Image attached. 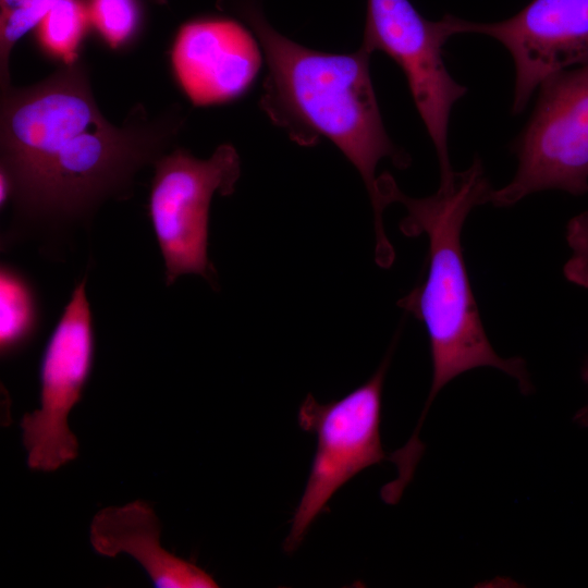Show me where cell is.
<instances>
[{
	"label": "cell",
	"instance_id": "obj_3",
	"mask_svg": "<svg viewBox=\"0 0 588 588\" xmlns=\"http://www.w3.org/2000/svg\"><path fill=\"white\" fill-rule=\"evenodd\" d=\"M377 187L383 209L392 203L405 207L401 231L407 236L425 233L429 240L427 279L399 301V306L424 322L430 342L431 388L409 439L417 443L432 401L455 377L474 368L492 367L514 378L523 394H530L532 385L523 358H502L490 344L464 262V222L474 208L490 203L493 192L481 160L476 157L466 170L454 171L451 180L428 197L405 195L388 173L378 177Z\"/></svg>",
	"mask_w": 588,
	"mask_h": 588
},
{
	"label": "cell",
	"instance_id": "obj_16",
	"mask_svg": "<svg viewBox=\"0 0 588 588\" xmlns=\"http://www.w3.org/2000/svg\"><path fill=\"white\" fill-rule=\"evenodd\" d=\"M566 241L572 249V256L564 266L565 278L588 289V211L569 220Z\"/></svg>",
	"mask_w": 588,
	"mask_h": 588
},
{
	"label": "cell",
	"instance_id": "obj_6",
	"mask_svg": "<svg viewBox=\"0 0 588 588\" xmlns=\"http://www.w3.org/2000/svg\"><path fill=\"white\" fill-rule=\"evenodd\" d=\"M149 194V217L166 265V283L199 274L212 283L208 260V219L216 193L234 192L241 174L233 146L220 145L208 159L183 148L161 156L155 163Z\"/></svg>",
	"mask_w": 588,
	"mask_h": 588
},
{
	"label": "cell",
	"instance_id": "obj_4",
	"mask_svg": "<svg viewBox=\"0 0 588 588\" xmlns=\"http://www.w3.org/2000/svg\"><path fill=\"white\" fill-rule=\"evenodd\" d=\"M390 356L372 377L340 400L321 404L307 394L299 427L316 434L317 449L283 549L294 552L333 494L365 468L388 458L381 443L382 389Z\"/></svg>",
	"mask_w": 588,
	"mask_h": 588
},
{
	"label": "cell",
	"instance_id": "obj_2",
	"mask_svg": "<svg viewBox=\"0 0 588 588\" xmlns=\"http://www.w3.org/2000/svg\"><path fill=\"white\" fill-rule=\"evenodd\" d=\"M228 5L253 29L266 57L261 109L296 144L313 146L327 138L357 169L372 204L376 254L390 255L376 169L384 158L401 169L411 160L384 128L369 72L372 52L364 46L352 53L317 51L275 30L259 0Z\"/></svg>",
	"mask_w": 588,
	"mask_h": 588
},
{
	"label": "cell",
	"instance_id": "obj_18",
	"mask_svg": "<svg viewBox=\"0 0 588 588\" xmlns=\"http://www.w3.org/2000/svg\"><path fill=\"white\" fill-rule=\"evenodd\" d=\"M158 4H167L168 0H154Z\"/></svg>",
	"mask_w": 588,
	"mask_h": 588
},
{
	"label": "cell",
	"instance_id": "obj_15",
	"mask_svg": "<svg viewBox=\"0 0 588 588\" xmlns=\"http://www.w3.org/2000/svg\"><path fill=\"white\" fill-rule=\"evenodd\" d=\"M90 23L111 49L125 47L138 30L140 8L137 0H88Z\"/></svg>",
	"mask_w": 588,
	"mask_h": 588
},
{
	"label": "cell",
	"instance_id": "obj_17",
	"mask_svg": "<svg viewBox=\"0 0 588 588\" xmlns=\"http://www.w3.org/2000/svg\"><path fill=\"white\" fill-rule=\"evenodd\" d=\"M581 378L588 385V359L585 362L581 368ZM574 420L581 427H588V402L576 413Z\"/></svg>",
	"mask_w": 588,
	"mask_h": 588
},
{
	"label": "cell",
	"instance_id": "obj_9",
	"mask_svg": "<svg viewBox=\"0 0 588 588\" xmlns=\"http://www.w3.org/2000/svg\"><path fill=\"white\" fill-rule=\"evenodd\" d=\"M452 25L455 35H486L507 49L515 66V114L524 111L544 79L588 64V0H531L503 21L474 22L452 15Z\"/></svg>",
	"mask_w": 588,
	"mask_h": 588
},
{
	"label": "cell",
	"instance_id": "obj_10",
	"mask_svg": "<svg viewBox=\"0 0 588 588\" xmlns=\"http://www.w3.org/2000/svg\"><path fill=\"white\" fill-rule=\"evenodd\" d=\"M175 79L194 106L224 103L243 95L261 65L259 41L238 22L206 17L183 24L172 45Z\"/></svg>",
	"mask_w": 588,
	"mask_h": 588
},
{
	"label": "cell",
	"instance_id": "obj_8",
	"mask_svg": "<svg viewBox=\"0 0 588 588\" xmlns=\"http://www.w3.org/2000/svg\"><path fill=\"white\" fill-rule=\"evenodd\" d=\"M95 355L93 317L86 295V277L75 286L53 329L40 360L39 408L21 420L27 465L54 471L74 461L78 442L68 418L82 400Z\"/></svg>",
	"mask_w": 588,
	"mask_h": 588
},
{
	"label": "cell",
	"instance_id": "obj_11",
	"mask_svg": "<svg viewBox=\"0 0 588 588\" xmlns=\"http://www.w3.org/2000/svg\"><path fill=\"white\" fill-rule=\"evenodd\" d=\"M160 532V522L152 506L142 500L100 510L93 517L89 529L90 543L98 554L108 558L121 553L131 555L157 588L218 587L205 569L164 549Z\"/></svg>",
	"mask_w": 588,
	"mask_h": 588
},
{
	"label": "cell",
	"instance_id": "obj_1",
	"mask_svg": "<svg viewBox=\"0 0 588 588\" xmlns=\"http://www.w3.org/2000/svg\"><path fill=\"white\" fill-rule=\"evenodd\" d=\"M182 125L177 108L150 117L142 106L122 125L112 124L77 60L36 84L1 89L0 172L21 217L78 220L124 196L135 173L166 154Z\"/></svg>",
	"mask_w": 588,
	"mask_h": 588
},
{
	"label": "cell",
	"instance_id": "obj_5",
	"mask_svg": "<svg viewBox=\"0 0 588 588\" xmlns=\"http://www.w3.org/2000/svg\"><path fill=\"white\" fill-rule=\"evenodd\" d=\"M538 88L530 119L513 143L516 173L491 194L497 207L547 189L588 193V64L555 73Z\"/></svg>",
	"mask_w": 588,
	"mask_h": 588
},
{
	"label": "cell",
	"instance_id": "obj_14",
	"mask_svg": "<svg viewBox=\"0 0 588 588\" xmlns=\"http://www.w3.org/2000/svg\"><path fill=\"white\" fill-rule=\"evenodd\" d=\"M59 0H0V85H11L9 62L12 49L29 30L35 29Z\"/></svg>",
	"mask_w": 588,
	"mask_h": 588
},
{
	"label": "cell",
	"instance_id": "obj_13",
	"mask_svg": "<svg viewBox=\"0 0 588 588\" xmlns=\"http://www.w3.org/2000/svg\"><path fill=\"white\" fill-rule=\"evenodd\" d=\"M90 26L87 2L59 0L35 27L36 40L49 58L71 64L79 60V48Z\"/></svg>",
	"mask_w": 588,
	"mask_h": 588
},
{
	"label": "cell",
	"instance_id": "obj_12",
	"mask_svg": "<svg viewBox=\"0 0 588 588\" xmlns=\"http://www.w3.org/2000/svg\"><path fill=\"white\" fill-rule=\"evenodd\" d=\"M38 326V307L30 284L11 267L0 270V353L9 357L24 348Z\"/></svg>",
	"mask_w": 588,
	"mask_h": 588
},
{
	"label": "cell",
	"instance_id": "obj_7",
	"mask_svg": "<svg viewBox=\"0 0 588 588\" xmlns=\"http://www.w3.org/2000/svg\"><path fill=\"white\" fill-rule=\"evenodd\" d=\"M451 15L430 21L409 0H367L362 42L371 52L387 53L402 69L437 152L440 184L454 173L448 149L449 122L454 105L467 93L443 60L444 44L454 36Z\"/></svg>",
	"mask_w": 588,
	"mask_h": 588
}]
</instances>
